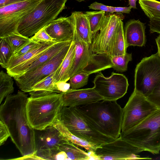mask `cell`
Listing matches in <instances>:
<instances>
[{"mask_svg":"<svg viewBox=\"0 0 160 160\" xmlns=\"http://www.w3.org/2000/svg\"><path fill=\"white\" fill-rule=\"evenodd\" d=\"M28 98L24 92L18 91L7 97L0 107V120L6 125L12 141L22 156L36 152L35 131L26 112Z\"/></svg>","mask_w":160,"mask_h":160,"instance_id":"cell-1","label":"cell"},{"mask_svg":"<svg viewBox=\"0 0 160 160\" xmlns=\"http://www.w3.org/2000/svg\"><path fill=\"white\" fill-rule=\"evenodd\" d=\"M99 132L116 139L121 132L123 108L117 101L102 100L76 107Z\"/></svg>","mask_w":160,"mask_h":160,"instance_id":"cell-2","label":"cell"},{"mask_svg":"<svg viewBox=\"0 0 160 160\" xmlns=\"http://www.w3.org/2000/svg\"><path fill=\"white\" fill-rule=\"evenodd\" d=\"M64 106L61 93H52L38 97L28 98L26 112L28 122L35 130H41L60 119Z\"/></svg>","mask_w":160,"mask_h":160,"instance_id":"cell-3","label":"cell"},{"mask_svg":"<svg viewBox=\"0 0 160 160\" xmlns=\"http://www.w3.org/2000/svg\"><path fill=\"white\" fill-rule=\"evenodd\" d=\"M119 137L132 144L153 154L160 151V108Z\"/></svg>","mask_w":160,"mask_h":160,"instance_id":"cell-4","label":"cell"},{"mask_svg":"<svg viewBox=\"0 0 160 160\" xmlns=\"http://www.w3.org/2000/svg\"><path fill=\"white\" fill-rule=\"evenodd\" d=\"M68 0H42L18 24L17 31L28 37H32L55 19L65 8Z\"/></svg>","mask_w":160,"mask_h":160,"instance_id":"cell-5","label":"cell"},{"mask_svg":"<svg viewBox=\"0 0 160 160\" xmlns=\"http://www.w3.org/2000/svg\"><path fill=\"white\" fill-rule=\"evenodd\" d=\"M60 120L73 135L98 146L115 140L98 131L77 107L64 106Z\"/></svg>","mask_w":160,"mask_h":160,"instance_id":"cell-6","label":"cell"},{"mask_svg":"<svg viewBox=\"0 0 160 160\" xmlns=\"http://www.w3.org/2000/svg\"><path fill=\"white\" fill-rule=\"evenodd\" d=\"M75 52L70 73V78L81 72L90 74L112 68L110 57L106 54L93 53L90 45L81 40L74 33L72 40Z\"/></svg>","mask_w":160,"mask_h":160,"instance_id":"cell-7","label":"cell"},{"mask_svg":"<svg viewBox=\"0 0 160 160\" xmlns=\"http://www.w3.org/2000/svg\"><path fill=\"white\" fill-rule=\"evenodd\" d=\"M160 81V56L158 52L142 58L136 65L134 90L146 97Z\"/></svg>","mask_w":160,"mask_h":160,"instance_id":"cell-8","label":"cell"},{"mask_svg":"<svg viewBox=\"0 0 160 160\" xmlns=\"http://www.w3.org/2000/svg\"><path fill=\"white\" fill-rule=\"evenodd\" d=\"M123 108L122 132L135 126L158 108L146 97L134 90Z\"/></svg>","mask_w":160,"mask_h":160,"instance_id":"cell-9","label":"cell"},{"mask_svg":"<svg viewBox=\"0 0 160 160\" xmlns=\"http://www.w3.org/2000/svg\"><path fill=\"white\" fill-rule=\"evenodd\" d=\"M72 42L48 62L32 70L14 77L20 90L24 92H29L35 84L56 71L67 54Z\"/></svg>","mask_w":160,"mask_h":160,"instance_id":"cell-10","label":"cell"},{"mask_svg":"<svg viewBox=\"0 0 160 160\" xmlns=\"http://www.w3.org/2000/svg\"><path fill=\"white\" fill-rule=\"evenodd\" d=\"M41 1L27 0L0 8V38L18 32L20 22Z\"/></svg>","mask_w":160,"mask_h":160,"instance_id":"cell-11","label":"cell"},{"mask_svg":"<svg viewBox=\"0 0 160 160\" xmlns=\"http://www.w3.org/2000/svg\"><path fill=\"white\" fill-rule=\"evenodd\" d=\"M143 151L119 137L113 141L98 146L93 154L96 160L152 159L148 157H140L138 154Z\"/></svg>","mask_w":160,"mask_h":160,"instance_id":"cell-12","label":"cell"},{"mask_svg":"<svg viewBox=\"0 0 160 160\" xmlns=\"http://www.w3.org/2000/svg\"><path fill=\"white\" fill-rule=\"evenodd\" d=\"M93 82V89L107 101H117L127 92L129 86L128 80L123 74L112 72L108 77L98 72Z\"/></svg>","mask_w":160,"mask_h":160,"instance_id":"cell-13","label":"cell"},{"mask_svg":"<svg viewBox=\"0 0 160 160\" xmlns=\"http://www.w3.org/2000/svg\"><path fill=\"white\" fill-rule=\"evenodd\" d=\"M124 17L122 14L105 15L99 32L93 38L90 45V48L93 53L109 56L119 22Z\"/></svg>","mask_w":160,"mask_h":160,"instance_id":"cell-14","label":"cell"},{"mask_svg":"<svg viewBox=\"0 0 160 160\" xmlns=\"http://www.w3.org/2000/svg\"><path fill=\"white\" fill-rule=\"evenodd\" d=\"M35 131L36 153L57 148L61 144L69 141L53 125Z\"/></svg>","mask_w":160,"mask_h":160,"instance_id":"cell-15","label":"cell"},{"mask_svg":"<svg viewBox=\"0 0 160 160\" xmlns=\"http://www.w3.org/2000/svg\"><path fill=\"white\" fill-rule=\"evenodd\" d=\"M46 160H96L93 154L87 152L70 142L60 145L56 149L49 150L46 155Z\"/></svg>","mask_w":160,"mask_h":160,"instance_id":"cell-16","label":"cell"},{"mask_svg":"<svg viewBox=\"0 0 160 160\" xmlns=\"http://www.w3.org/2000/svg\"><path fill=\"white\" fill-rule=\"evenodd\" d=\"M62 94L64 106L76 107L103 100L92 88L80 89L70 88Z\"/></svg>","mask_w":160,"mask_h":160,"instance_id":"cell-17","label":"cell"},{"mask_svg":"<svg viewBox=\"0 0 160 160\" xmlns=\"http://www.w3.org/2000/svg\"><path fill=\"white\" fill-rule=\"evenodd\" d=\"M45 29L55 41L73 40L74 28L69 17L55 19L45 27Z\"/></svg>","mask_w":160,"mask_h":160,"instance_id":"cell-18","label":"cell"},{"mask_svg":"<svg viewBox=\"0 0 160 160\" xmlns=\"http://www.w3.org/2000/svg\"><path fill=\"white\" fill-rule=\"evenodd\" d=\"M145 24L139 20L132 19L125 24L124 28V35L127 47L145 46L146 39L145 35Z\"/></svg>","mask_w":160,"mask_h":160,"instance_id":"cell-19","label":"cell"},{"mask_svg":"<svg viewBox=\"0 0 160 160\" xmlns=\"http://www.w3.org/2000/svg\"><path fill=\"white\" fill-rule=\"evenodd\" d=\"M69 17L74 26V33L82 41L91 45L92 40L88 22L85 13L74 11Z\"/></svg>","mask_w":160,"mask_h":160,"instance_id":"cell-20","label":"cell"},{"mask_svg":"<svg viewBox=\"0 0 160 160\" xmlns=\"http://www.w3.org/2000/svg\"><path fill=\"white\" fill-rule=\"evenodd\" d=\"M56 71L35 84L29 92L30 97H40L52 93H59L57 88L55 79Z\"/></svg>","mask_w":160,"mask_h":160,"instance_id":"cell-21","label":"cell"},{"mask_svg":"<svg viewBox=\"0 0 160 160\" xmlns=\"http://www.w3.org/2000/svg\"><path fill=\"white\" fill-rule=\"evenodd\" d=\"M75 52L74 42L72 40L69 50L55 73L56 82H67L70 78V73Z\"/></svg>","mask_w":160,"mask_h":160,"instance_id":"cell-22","label":"cell"},{"mask_svg":"<svg viewBox=\"0 0 160 160\" xmlns=\"http://www.w3.org/2000/svg\"><path fill=\"white\" fill-rule=\"evenodd\" d=\"M52 125L58 130L68 141L75 145L84 148L88 152L93 153L98 147L73 135L69 131L60 119H57Z\"/></svg>","mask_w":160,"mask_h":160,"instance_id":"cell-23","label":"cell"},{"mask_svg":"<svg viewBox=\"0 0 160 160\" xmlns=\"http://www.w3.org/2000/svg\"><path fill=\"white\" fill-rule=\"evenodd\" d=\"M72 41H61L56 42L29 66L26 72L34 69L50 60L64 47L72 42Z\"/></svg>","mask_w":160,"mask_h":160,"instance_id":"cell-24","label":"cell"},{"mask_svg":"<svg viewBox=\"0 0 160 160\" xmlns=\"http://www.w3.org/2000/svg\"><path fill=\"white\" fill-rule=\"evenodd\" d=\"M127 47L125 39L123 24L121 20L111 46L110 57L122 55L127 53Z\"/></svg>","mask_w":160,"mask_h":160,"instance_id":"cell-25","label":"cell"},{"mask_svg":"<svg viewBox=\"0 0 160 160\" xmlns=\"http://www.w3.org/2000/svg\"><path fill=\"white\" fill-rule=\"evenodd\" d=\"M88 19L92 41L99 31L105 16V12L98 11L84 13Z\"/></svg>","mask_w":160,"mask_h":160,"instance_id":"cell-26","label":"cell"},{"mask_svg":"<svg viewBox=\"0 0 160 160\" xmlns=\"http://www.w3.org/2000/svg\"><path fill=\"white\" fill-rule=\"evenodd\" d=\"M138 2L150 20L160 19V2L156 0H139Z\"/></svg>","mask_w":160,"mask_h":160,"instance_id":"cell-27","label":"cell"},{"mask_svg":"<svg viewBox=\"0 0 160 160\" xmlns=\"http://www.w3.org/2000/svg\"><path fill=\"white\" fill-rule=\"evenodd\" d=\"M13 81L8 73L1 71L0 72V103L3 99L14 91Z\"/></svg>","mask_w":160,"mask_h":160,"instance_id":"cell-28","label":"cell"},{"mask_svg":"<svg viewBox=\"0 0 160 160\" xmlns=\"http://www.w3.org/2000/svg\"><path fill=\"white\" fill-rule=\"evenodd\" d=\"M9 44L13 52H15L31 41L30 38L25 36L18 32L11 33L3 37Z\"/></svg>","mask_w":160,"mask_h":160,"instance_id":"cell-29","label":"cell"},{"mask_svg":"<svg viewBox=\"0 0 160 160\" xmlns=\"http://www.w3.org/2000/svg\"><path fill=\"white\" fill-rule=\"evenodd\" d=\"M112 68L117 71L123 72L127 71L128 64L132 60V54L126 53L125 54L110 57Z\"/></svg>","mask_w":160,"mask_h":160,"instance_id":"cell-30","label":"cell"},{"mask_svg":"<svg viewBox=\"0 0 160 160\" xmlns=\"http://www.w3.org/2000/svg\"><path fill=\"white\" fill-rule=\"evenodd\" d=\"M0 39V64L2 68L6 69L13 52L5 39Z\"/></svg>","mask_w":160,"mask_h":160,"instance_id":"cell-31","label":"cell"},{"mask_svg":"<svg viewBox=\"0 0 160 160\" xmlns=\"http://www.w3.org/2000/svg\"><path fill=\"white\" fill-rule=\"evenodd\" d=\"M90 75L88 73L81 72L71 77L69 82L71 88L77 89L86 85Z\"/></svg>","mask_w":160,"mask_h":160,"instance_id":"cell-32","label":"cell"},{"mask_svg":"<svg viewBox=\"0 0 160 160\" xmlns=\"http://www.w3.org/2000/svg\"><path fill=\"white\" fill-rule=\"evenodd\" d=\"M45 27L41 29L31 37L30 38L31 39L36 42L47 44H51L57 41H55L48 34L45 30Z\"/></svg>","mask_w":160,"mask_h":160,"instance_id":"cell-33","label":"cell"},{"mask_svg":"<svg viewBox=\"0 0 160 160\" xmlns=\"http://www.w3.org/2000/svg\"><path fill=\"white\" fill-rule=\"evenodd\" d=\"M42 43H38L31 41L18 51L14 52L10 59L20 57L24 54L35 49Z\"/></svg>","mask_w":160,"mask_h":160,"instance_id":"cell-34","label":"cell"},{"mask_svg":"<svg viewBox=\"0 0 160 160\" xmlns=\"http://www.w3.org/2000/svg\"><path fill=\"white\" fill-rule=\"evenodd\" d=\"M146 97L158 108H160V81L152 92Z\"/></svg>","mask_w":160,"mask_h":160,"instance_id":"cell-35","label":"cell"},{"mask_svg":"<svg viewBox=\"0 0 160 160\" xmlns=\"http://www.w3.org/2000/svg\"><path fill=\"white\" fill-rule=\"evenodd\" d=\"M10 137L9 131L5 124L0 120V145L3 144Z\"/></svg>","mask_w":160,"mask_h":160,"instance_id":"cell-36","label":"cell"},{"mask_svg":"<svg viewBox=\"0 0 160 160\" xmlns=\"http://www.w3.org/2000/svg\"><path fill=\"white\" fill-rule=\"evenodd\" d=\"M88 7L90 9L103 11L105 12H109L112 14L114 13L112 9L111 6H106L96 2H94L88 6Z\"/></svg>","mask_w":160,"mask_h":160,"instance_id":"cell-37","label":"cell"},{"mask_svg":"<svg viewBox=\"0 0 160 160\" xmlns=\"http://www.w3.org/2000/svg\"><path fill=\"white\" fill-rule=\"evenodd\" d=\"M149 22L151 33L156 32L160 34V19L150 20Z\"/></svg>","mask_w":160,"mask_h":160,"instance_id":"cell-38","label":"cell"},{"mask_svg":"<svg viewBox=\"0 0 160 160\" xmlns=\"http://www.w3.org/2000/svg\"><path fill=\"white\" fill-rule=\"evenodd\" d=\"M57 87L59 93L67 92L70 88V85L69 83L61 81L56 82Z\"/></svg>","mask_w":160,"mask_h":160,"instance_id":"cell-39","label":"cell"},{"mask_svg":"<svg viewBox=\"0 0 160 160\" xmlns=\"http://www.w3.org/2000/svg\"><path fill=\"white\" fill-rule=\"evenodd\" d=\"M114 12L129 13L132 8L130 6L128 7H114L111 6Z\"/></svg>","mask_w":160,"mask_h":160,"instance_id":"cell-40","label":"cell"},{"mask_svg":"<svg viewBox=\"0 0 160 160\" xmlns=\"http://www.w3.org/2000/svg\"><path fill=\"white\" fill-rule=\"evenodd\" d=\"M27 0H0V8Z\"/></svg>","mask_w":160,"mask_h":160,"instance_id":"cell-41","label":"cell"},{"mask_svg":"<svg viewBox=\"0 0 160 160\" xmlns=\"http://www.w3.org/2000/svg\"><path fill=\"white\" fill-rule=\"evenodd\" d=\"M12 159L42 160V159L41 158H39V157H38V156L36 154V152H35V153H34L33 154H31V155H27V156H22V157H21L20 158H15V159L14 158V159Z\"/></svg>","mask_w":160,"mask_h":160,"instance_id":"cell-42","label":"cell"},{"mask_svg":"<svg viewBox=\"0 0 160 160\" xmlns=\"http://www.w3.org/2000/svg\"><path fill=\"white\" fill-rule=\"evenodd\" d=\"M138 0H129L128 3L129 6L132 8L135 9H137L136 2Z\"/></svg>","mask_w":160,"mask_h":160,"instance_id":"cell-43","label":"cell"},{"mask_svg":"<svg viewBox=\"0 0 160 160\" xmlns=\"http://www.w3.org/2000/svg\"><path fill=\"white\" fill-rule=\"evenodd\" d=\"M155 41L158 47V52L160 56V34L155 39Z\"/></svg>","mask_w":160,"mask_h":160,"instance_id":"cell-44","label":"cell"},{"mask_svg":"<svg viewBox=\"0 0 160 160\" xmlns=\"http://www.w3.org/2000/svg\"><path fill=\"white\" fill-rule=\"evenodd\" d=\"M76 0L78 1L79 2H81L84 1L85 0Z\"/></svg>","mask_w":160,"mask_h":160,"instance_id":"cell-45","label":"cell"},{"mask_svg":"<svg viewBox=\"0 0 160 160\" xmlns=\"http://www.w3.org/2000/svg\"><path fill=\"white\" fill-rule=\"evenodd\" d=\"M40 0V1H41L42 0Z\"/></svg>","mask_w":160,"mask_h":160,"instance_id":"cell-46","label":"cell"},{"mask_svg":"<svg viewBox=\"0 0 160 160\" xmlns=\"http://www.w3.org/2000/svg\"></svg>","mask_w":160,"mask_h":160,"instance_id":"cell-47","label":"cell"}]
</instances>
